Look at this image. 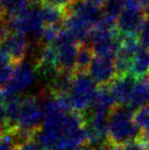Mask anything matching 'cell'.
Returning <instances> with one entry per match:
<instances>
[{"label": "cell", "instance_id": "ba28073f", "mask_svg": "<svg viewBox=\"0 0 149 150\" xmlns=\"http://www.w3.org/2000/svg\"><path fill=\"white\" fill-rule=\"evenodd\" d=\"M0 49L7 54L8 57L16 64L23 62L29 49V41L26 35L10 33L0 44Z\"/></svg>", "mask_w": 149, "mask_h": 150}, {"label": "cell", "instance_id": "2e32d148", "mask_svg": "<svg viewBox=\"0 0 149 150\" xmlns=\"http://www.w3.org/2000/svg\"><path fill=\"white\" fill-rule=\"evenodd\" d=\"M146 104H149V76L137 80L129 107L136 111L138 108Z\"/></svg>", "mask_w": 149, "mask_h": 150}, {"label": "cell", "instance_id": "1f68e13d", "mask_svg": "<svg viewBox=\"0 0 149 150\" xmlns=\"http://www.w3.org/2000/svg\"><path fill=\"white\" fill-rule=\"evenodd\" d=\"M3 101H4L3 91H1V89H0V104H1V103H3Z\"/></svg>", "mask_w": 149, "mask_h": 150}, {"label": "cell", "instance_id": "44dd1931", "mask_svg": "<svg viewBox=\"0 0 149 150\" xmlns=\"http://www.w3.org/2000/svg\"><path fill=\"white\" fill-rule=\"evenodd\" d=\"M101 9L103 16L117 21L124 9L123 0H107L101 6Z\"/></svg>", "mask_w": 149, "mask_h": 150}, {"label": "cell", "instance_id": "603a6c76", "mask_svg": "<svg viewBox=\"0 0 149 150\" xmlns=\"http://www.w3.org/2000/svg\"><path fill=\"white\" fill-rule=\"evenodd\" d=\"M61 27L59 26H44L41 34L39 35V41L41 45H51L54 44L61 32Z\"/></svg>", "mask_w": 149, "mask_h": 150}, {"label": "cell", "instance_id": "ffe728a7", "mask_svg": "<svg viewBox=\"0 0 149 150\" xmlns=\"http://www.w3.org/2000/svg\"><path fill=\"white\" fill-rule=\"evenodd\" d=\"M30 8V0H3L2 14L5 18H13Z\"/></svg>", "mask_w": 149, "mask_h": 150}, {"label": "cell", "instance_id": "52a82bcc", "mask_svg": "<svg viewBox=\"0 0 149 150\" xmlns=\"http://www.w3.org/2000/svg\"><path fill=\"white\" fill-rule=\"evenodd\" d=\"M89 75L99 86L108 85L117 78L114 67V58L95 56L89 69Z\"/></svg>", "mask_w": 149, "mask_h": 150}, {"label": "cell", "instance_id": "d6986e66", "mask_svg": "<svg viewBox=\"0 0 149 150\" xmlns=\"http://www.w3.org/2000/svg\"><path fill=\"white\" fill-rule=\"evenodd\" d=\"M16 64L11 61L7 54L0 49V88H5L11 82Z\"/></svg>", "mask_w": 149, "mask_h": 150}, {"label": "cell", "instance_id": "7a4b0ae2", "mask_svg": "<svg viewBox=\"0 0 149 150\" xmlns=\"http://www.w3.org/2000/svg\"><path fill=\"white\" fill-rule=\"evenodd\" d=\"M95 82L87 73H75L74 81L68 94L72 108L83 113L92 104L96 92Z\"/></svg>", "mask_w": 149, "mask_h": 150}, {"label": "cell", "instance_id": "4316f807", "mask_svg": "<svg viewBox=\"0 0 149 150\" xmlns=\"http://www.w3.org/2000/svg\"><path fill=\"white\" fill-rule=\"evenodd\" d=\"M73 1H74V0H42L41 3L49 4V5L55 6V7L66 10L68 6L73 3Z\"/></svg>", "mask_w": 149, "mask_h": 150}, {"label": "cell", "instance_id": "e575fe53", "mask_svg": "<svg viewBox=\"0 0 149 150\" xmlns=\"http://www.w3.org/2000/svg\"><path fill=\"white\" fill-rule=\"evenodd\" d=\"M46 150H62V148H60V147H55V148H51V149H46Z\"/></svg>", "mask_w": 149, "mask_h": 150}, {"label": "cell", "instance_id": "83f0119b", "mask_svg": "<svg viewBox=\"0 0 149 150\" xmlns=\"http://www.w3.org/2000/svg\"><path fill=\"white\" fill-rule=\"evenodd\" d=\"M0 127L1 128L5 127V110H4L3 103L0 104Z\"/></svg>", "mask_w": 149, "mask_h": 150}, {"label": "cell", "instance_id": "d4e9b609", "mask_svg": "<svg viewBox=\"0 0 149 150\" xmlns=\"http://www.w3.org/2000/svg\"><path fill=\"white\" fill-rule=\"evenodd\" d=\"M121 150H149V149L146 146L145 143L142 141V139L139 138L138 140L132 141V142L121 146Z\"/></svg>", "mask_w": 149, "mask_h": 150}, {"label": "cell", "instance_id": "7c38bea8", "mask_svg": "<svg viewBox=\"0 0 149 150\" xmlns=\"http://www.w3.org/2000/svg\"><path fill=\"white\" fill-rule=\"evenodd\" d=\"M115 107H117V104L113 97L112 88L108 87V85L99 86L96 90L93 101H92V111L110 115V112Z\"/></svg>", "mask_w": 149, "mask_h": 150}, {"label": "cell", "instance_id": "f1b7e54d", "mask_svg": "<svg viewBox=\"0 0 149 150\" xmlns=\"http://www.w3.org/2000/svg\"><path fill=\"white\" fill-rule=\"evenodd\" d=\"M90 150H109V145L108 144H104V145H100V146H96L93 147Z\"/></svg>", "mask_w": 149, "mask_h": 150}, {"label": "cell", "instance_id": "3957f363", "mask_svg": "<svg viewBox=\"0 0 149 150\" xmlns=\"http://www.w3.org/2000/svg\"><path fill=\"white\" fill-rule=\"evenodd\" d=\"M6 22L10 33L23 35H35L39 37L44 28L38 8L33 7H30L28 10L16 16L6 18Z\"/></svg>", "mask_w": 149, "mask_h": 150}, {"label": "cell", "instance_id": "4dcf8cb0", "mask_svg": "<svg viewBox=\"0 0 149 150\" xmlns=\"http://www.w3.org/2000/svg\"><path fill=\"white\" fill-rule=\"evenodd\" d=\"M144 14H145L146 20H149V4L147 6H145V8H144Z\"/></svg>", "mask_w": 149, "mask_h": 150}, {"label": "cell", "instance_id": "836d02e7", "mask_svg": "<svg viewBox=\"0 0 149 150\" xmlns=\"http://www.w3.org/2000/svg\"><path fill=\"white\" fill-rule=\"evenodd\" d=\"M30 2H33V3H39V2H42V0H30Z\"/></svg>", "mask_w": 149, "mask_h": 150}, {"label": "cell", "instance_id": "5b68a950", "mask_svg": "<svg viewBox=\"0 0 149 150\" xmlns=\"http://www.w3.org/2000/svg\"><path fill=\"white\" fill-rule=\"evenodd\" d=\"M43 122L41 103L35 96H26L22 99L18 128L30 131H39L40 122Z\"/></svg>", "mask_w": 149, "mask_h": 150}, {"label": "cell", "instance_id": "5bb4252c", "mask_svg": "<svg viewBox=\"0 0 149 150\" xmlns=\"http://www.w3.org/2000/svg\"><path fill=\"white\" fill-rule=\"evenodd\" d=\"M4 110H5V129H14L18 126L22 99L18 95H3Z\"/></svg>", "mask_w": 149, "mask_h": 150}, {"label": "cell", "instance_id": "7402d4cb", "mask_svg": "<svg viewBox=\"0 0 149 150\" xmlns=\"http://www.w3.org/2000/svg\"><path fill=\"white\" fill-rule=\"evenodd\" d=\"M134 122L143 135H149V104L138 108L134 113Z\"/></svg>", "mask_w": 149, "mask_h": 150}, {"label": "cell", "instance_id": "d6a6232c", "mask_svg": "<svg viewBox=\"0 0 149 150\" xmlns=\"http://www.w3.org/2000/svg\"><path fill=\"white\" fill-rule=\"evenodd\" d=\"M2 1L3 0H0V16H3L2 14Z\"/></svg>", "mask_w": 149, "mask_h": 150}, {"label": "cell", "instance_id": "cb8c5ba5", "mask_svg": "<svg viewBox=\"0 0 149 150\" xmlns=\"http://www.w3.org/2000/svg\"><path fill=\"white\" fill-rule=\"evenodd\" d=\"M139 39L142 46L149 49V20L145 21V24L139 34Z\"/></svg>", "mask_w": 149, "mask_h": 150}, {"label": "cell", "instance_id": "6da1fadb", "mask_svg": "<svg viewBox=\"0 0 149 150\" xmlns=\"http://www.w3.org/2000/svg\"><path fill=\"white\" fill-rule=\"evenodd\" d=\"M135 111L129 106H117L108 119L107 143L112 146H124L138 140L142 133L134 122Z\"/></svg>", "mask_w": 149, "mask_h": 150}, {"label": "cell", "instance_id": "f546056e", "mask_svg": "<svg viewBox=\"0 0 149 150\" xmlns=\"http://www.w3.org/2000/svg\"><path fill=\"white\" fill-rule=\"evenodd\" d=\"M91 1H93L95 4H97V5H99V6H102L104 3H105L107 0H91Z\"/></svg>", "mask_w": 149, "mask_h": 150}, {"label": "cell", "instance_id": "9a60e30c", "mask_svg": "<svg viewBox=\"0 0 149 150\" xmlns=\"http://www.w3.org/2000/svg\"><path fill=\"white\" fill-rule=\"evenodd\" d=\"M39 16L44 26H61L66 16V11L61 8L42 3L38 7Z\"/></svg>", "mask_w": 149, "mask_h": 150}, {"label": "cell", "instance_id": "4fadbf2b", "mask_svg": "<svg viewBox=\"0 0 149 150\" xmlns=\"http://www.w3.org/2000/svg\"><path fill=\"white\" fill-rule=\"evenodd\" d=\"M75 73L59 71L57 75L48 83V92L54 96L68 95L74 81Z\"/></svg>", "mask_w": 149, "mask_h": 150}, {"label": "cell", "instance_id": "ac0fdd59", "mask_svg": "<svg viewBox=\"0 0 149 150\" xmlns=\"http://www.w3.org/2000/svg\"><path fill=\"white\" fill-rule=\"evenodd\" d=\"M94 58H95V54L91 45L81 44L78 52L75 73H88Z\"/></svg>", "mask_w": 149, "mask_h": 150}, {"label": "cell", "instance_id": "9c48e42d", "mask_svg": "<svg viewBox=\"0 0 149 150\" xmlns=\"http://www.w3.org/2000/svg\"><path fill=\"white\" fill-rule=\"evenodd\" d=\"M145 21L144 10L124 8L117 20V30L124 35L139 36Z\"/></svg>", "mask_w": 149, "mask_h": 150}, {"label": "cell", "instance_id": "484cf974", "mask_svg": "<svg viewBox=\"0 0 149 150\" xmlns=\"http://www.w3.org/2000/svg\"><path fill=\"white\" fill-rule=\"evenodd\" d=\"M14 150H42V146L39 144L37 140L32 139V140L27 141L23 144L18 145L14 148Z\"/></svg>", "mask_w": 149, "mask_h": 150}, {"label": "cell", "instance_id": "30bf717a", "mask_svg": "<svg viewBox=\"0 0 149 150\" xmlns=\"http://www.w3.org/2000/svg\"><path fill=\"white\" fill-rule=\"evenodd\" d=\"M66 11V13L75 14L88 21L94 27L102 18L101 6L95 4L91 0H74Z\"/></svg>", "mask_w": 149, "mask_h": 150}, {"label": "cell", "instance_id": "d590c367", "mask_svg": "<svg viewBox=\"0 0 149 150\" xmlns=\"http://www.w3.org/2000/svg\"><path fill=\"white\" fill-rule=\"evenodd\" d=\"M2 131H3V128L0 127V137H1V134H2Z\"/></svg>", "mask_w": 149, "mask_h": 150}, {"label": "cell", "instance_id": "e0dca14e", "mask_svg": "<svg viewBox=\"0 0 149 150\" xmlns=\"http://www.w3.org/2000/svg\"><path fill=\"white\" fill-rule=\"evenodd\" d=\"M130 75L137 80L149 76V49L142 47L141 50L134 56L132 61Z\"/></svg>", "mask_w": 149, "mask_h": 150}, {"label": "cell", "instance_id": "8992f818", "mask_svg": "<svg viewBox=\"0 0 149 150\" xmlns=\"http://www.w3.org/2000/svg\"><path fill=\"white\" fill-rule=\"evenodd\" d=\"M35 67L29 63L20 62L16 64L11 82L4 88L3 95H18L33 85L36 79Z\"/></svg>", "mask_w": 149, "mask_h": 150}, {"label": "cell", "instance_id": "8fae6325", "mask_svg": "<svg viewBox=\"0 0 149 150\" xmlns=\"http://www.w3.org/2000/svg\"><path fill=\"white\" fill-rule=\"evenodd\" d=\"M137 79L128 75L121 78H117L112 85V92L117 106H129L136 87Z\"/></svg>", "mask_w": 149, "mask_h": 150}, {"label": "cell", "instance_id": "277c9868", "mask_svg": "<svg viewBox=\"0 0 149 150\" xmlns=\"http://www.w3.org/2000/svg\"><path fill=\"white\" fill-rule=\"evenodd\" d=\"M108 119L109 115L92 111L86 117L85 129L87 132L88 144L93 146L107 144L108 138Z\"/></svg>", "mask_w": 149, "mask_h": 150}]
</instances>
